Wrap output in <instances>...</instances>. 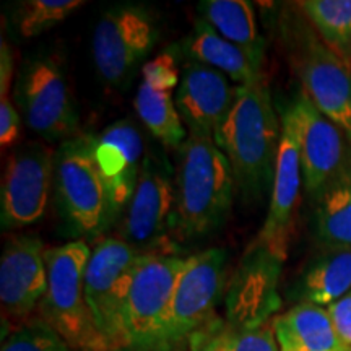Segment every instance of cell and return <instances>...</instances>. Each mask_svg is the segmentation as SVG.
Returning <instances> with one entry per match:
<instances>
[{
    "mask_svg": "<svg viewBox=\"0 0 351 351\" xmlns=\"http://www.w3.org/2000/svg\"><path fill=\"white\" fill-rule=\"evenodd\" d=\"M280 138L282 130L265 78L239 86L217 143L230 161L236 189L245 199L257 200L271 189Z\"/></svg>",
    "mask_w": 351,
    "mask_h": 351,
    "instance_id": "obj_1",
    "label": "cell"
},
{
    "mask_svg": "<svg viewBox=\"0 0 351 351\" xmlns=\"http://www.w3.org/2000/svg\"><path fill=\"white\" fill-rule=\"evenodd\" d=\"M236 181L225 152L212 137L189 132L176 178L174 223L182 238L208 234L230 215Z\"/></svg>",
    "mask_w": 351,
    "mask_h": 351,
    "instance_id": "obj_2",
    "label": "cell"
},
{
    "mask_svg": "<svg viewBox=\"0 0 351 351\" xmlns=\"http://www.w3.org/2000/svg\"><path fill=\"white\" fill-rule=\"evenodd\" d=\"M90 247L72 241L46 249L47 291L41 302L43 320L54 328L72 351H111L96 330L85 296V269Z\"/></svg>",
    "mask_w": 351,
    "mask_h": 351,
    "instance_id": "obj_3",
    "label": "cell"
},
{
    "mask_svg": "<svg viewBox=\"0 0 351 351\" xmlns=\"http://www.w3.org/2000/svg\"><path fill=\"white\" fill-rule=\"evenodd\" d=\"M187 258L142 254L124 306L127 350L163 351L171 304Z\"/></svg>",
    "mask_w": 351,
    "mask_h": 351,
    "instance_id": "obj_4",
    "label": "cell"
},
{
    "mask_svg": "<svg viewBox=\"0 0 351 351\" xmlns=\"http://www.w3.org/2000/svg\"><path fill=\"white\" fill-rule=\"evenodd\" d=\"M54 184L65 218L82 234H99L116 215L93 155V135L62 143L56 153Z\"/></svg>",
    "mask_w": 351,
    "mask_h": 351,
    "instance_id": "obj_5",
    "label": "cell"
},
{
    "mask_svg": "<svg viewBox=\"0 0 351 351\" xmlns=\"http://www.w3.org/2000/svg\"><path fill=\"white\" fill-rule=\"evenodd\" d=\"M140 254L119 238H106L91 251L85 269V296L96 330L111 351L127 350L124 306Z\"/></svg>",
    "mask_w": 351,
    "mask_h": 351,
    "instance_id": "obj_6",
    "label": "cell"
},
{
    "mask_svg": "<svg viewBox=\"0 0 351 351\" xmlns=\"http://www.w3.org/2000/svg\"><path fill=\"white\" fill-rule=\"evenodd\" d=\"M226 262L228 252L219 247L187 257L171 304L163 351H178L215 324L213 314L225 285Z\"/></svg>",
    "mask_w": 351,
    "mask_h": 351,
    "instance_id": "obj_7",
    "label": "cell"
},
{
    "mask_svg": "<svg viewBox=\"0 0 351 351\" xmlns=\"http://www.w3.org/2000/svg\"><path fill=\"white\" fill-rule=\"evenodd\" d=\"M285 257L254 239L247 245L226 291V328L244 332L271 322L282 307L278 293Z\"/></svg>",
    "mask_w": 351,
    "mask_h": 351,
    "instance_id": "obj_8",
    "label": "cell"
},
{
    "mask_svg": "<svg viewBox=\"0 0 351 351\" xmlns=\"http://www.w3.org/2000/svg\"><path fill=\"white\" fill-rule=\"evenodd\" d=\"M158 32L147 8L119 5L101 16L93 34V59L99 77L122 86L155 46Z\"/></svg>",
    "mask_w": 351,
    "mask_h": 351,
    "instance_id": "obj_9",
    "label": "cell"
},
{
    "mask_svg": "<svg viewBox=\"0 0 351 351\" xmlns=\"http://www.w3.org/2000/svg\"><path fill=\"white\" fill-rule=\"evenodd\" d=\"M19 104L29 129L49 142H69L78 129V114L62 70L51 59L34 60L19 82Z\"/></svg>",
    "mask_w": 351,
    "mask_h": 351,
    "instance_id": "obj_10",
    "label": "cell"
},
{
    "mask_svg": "<svg viewBox=\"0 0 351 351\" xmlns=\"http://www.w3.org/2000/svg\"><path fill=\"white\" fill-rule=\"evenodd\" d=\"M56 153L34 142L13 152L2 179V226L36 223L46 212L54 179Z\"/></svg>",
    "mask_w": 351,
    "mask_h": 351,
    "instance_id": "obj_11",
    "label": "cell"
},
{
    "mask_svg": "<svg viewBox=\"0 0 351 351\" xmlns=\"http://www.w3.org/2000/svg\"><path fill=\"white\" fill-rule=\"evenodd\" d=\"M298 73L315 108L351 140V72L345 60L306 33L298 51Z\"/></svg>",
    "mask_w": 351,
    "mask_h": 351,
    "instance_id": "obj_12",
    "label": "cell"
},
{
    "mask_svg": "<svg viewBox=\"0 0 351 351\" xmlns=\"http://www.w3.org/2000/svg\"><path fill=\"white\" fill-rule=\"evenodd\" d=\"M302 184L300 134L295 117L287 109L282 119V138L271 184L270 208L256 241L287 258L298 199Z\"/></svg>",
    "mask_w": 351,
    "mask_h": 351,
    "instance_id": "obj_13",
    "label": "cell"
},
{
    "mask_svg": "<svg viewBox=\"0 0 351 351\" xmlns=\"http://www.w3.org/2000/svg\"><path fill=\"white\" fill-rule=\"evenodd\" d=\"M289 112L300 134L302 184L311 194L326 192L343 165V130L327 119L306 93L300 95Z\"/></svg>",
    "mask_w": 351,
    "mask_h": 351,
    "instance_id": "obj_14",
    "label": "cell"
},
{
    "mask_svg": "<svg viewBox=\"0 0 351 351\" xmlns=\"http://www.w3.org/2000/svg\"><path fill=\"white\" fill-rule=\"evenodd\" d=\"M238 88L218 70L195 60L189 62L176 95V106L189 132L208 135L218 142L238 98Z\"/></svg>",
    "mask_w": 351,
    "mask_h": 351,
    "instance_id": "obj_15",
    "label": "cell"
},
{
    "mask_svg": "<svg viewBox=\"0 0 351 351\" xmlns=\"http://www.w3.org/2000/svg\"><path fill=\"white\" fill-rule=\"evenodd\" d=\"M174 207L176 187H173L168 171L155 158L147 156L137 187L127 205L124 241L137 251L160 243L169 223H174Z\"/></svg>",
    "mask_w": 351,
    "mask_h": 351,
    "instance_id": "obj_16",
    "label": "cell"
},
{
    "mask_svg": "<svg viewBox=\"0 0 351 351\" xmlns=\"http://www.w3.org/2000/svg\"><path fill=\"white\" fill-rule=\"evenodd\" d=\"M44 247L36 236H20L5 245L0 261V301L7 314L26 317L47 291Z\"/></svg>",
    "mask_w": 351,
    "mask_h": 351,
    "instance_id": "obj_17",
    "label": "cell"
},
{
    "mask_svg": "<svg viewBox=\"0 0 351 351\" xmlns=\"http://www.w3.org/2000/svg\"><path fill=\"white\" fill-rule=\"evenodd\" d=\"M93 155L111 195L114 212L130 204L142 171L143 142L129 121H117L93 137Z\"/></svg>",
    "mask_w": 351,
    "mask_h": 351,
    "instance_id": "obj_18",
    "label": "cell"
},
{
    "mask_svg": "<svg viewBox=\"0 0 351 351\" xmlns=\"http://www.w3.org/2000/svg\"><path fill=\"white\" fill-rule=\"evenodd\" d=\"M274 332L280 351H348L326 307L301 302L275 315Z\"/></svg>",
    "mask_w": 351,
    "mask_h": 351,
    "instance_id": "obj_19",
    "label": "cell"
},
{
    "mask_svg": "<svg viewBox=\"0 0 351 351\" xmlns=\"http://www.w3.org/2000/svg\"><path fill=\"white\" fill-rule=\"evenodd\" d=\"M184 47L192 60L218 70L232 82L239 83V86L263 77V62H258L249 52L223 39L202 20L197 21L194 32L187 38Z\"/></svg>",
    "mask_w": 351,
    "mask_h": 351,
    "instance_id": "obj_20",
    "label": "cell"
},
{
    "mask_svg": "<svg viewBox=\"0 0 351 351\" xmlns=\"http://www.w3.org/2000/svg\"><path fill=\"white\" fill-rule=\"evenodd\" d=\"M202 21L258 62L265 57V43L258 32L256 13L247 0H204L199 3Z\"/></svg>",
    "mask_w": 351,
    "mask_h": 351,
    "instance_id": "obj_21",
    "label": "cell"
},
{
    "mask_svg": "<svg viewBox=\"0 0 351 351\" xmlns=\"http://www.w3.org/2000/svg\"><path fill=\"white\" fill-rule=\"evenodd\" d=\"M351 291V247L328 249L302 278V298L315 306H332Z\"/></svg>",
    "mask_w": 351,
    "mask_h": 351,
    "instance_id": "obj_22",
    "label": "cell"
},
{
    "mask_svg": "<svg viewBox=\"0 0 351 351\" xmlns=\"http://www.w3.org/2000/svg\"><path fill=\"white\" fill-rule=\"evenodd\" d=\"M135 111L152 135L165 147L181 148L187 134L184 121L173 101V93H161L142 82L135 96Z\"/></svg>",
    "mask_w": 351,
    "mask_h": 351,
    "instance_id": "obj_23",
    "label": "cell"
},
{
    "mask_svg": "<svg viewBox=\"0 0 351 351\" xmlns=\"http://www.w3.org/2000/svg\"><path fill=\"white\" fill-rule=\"evenodd\" d=\"M317 234L328 249L351 247V179H337L322 194Z\"/></svg>",
    "mask_w": 351,
    "mask_h": 351,
    "instance_id": "obj_24",
    "label": "cell"
},
{
    "mask_svg": "<svg viewBox=\"0 0 351 351\" xmlns=\"http://www.w3.org/2000/svg\"><path fill=\"white\" fill-rule=\"evenodd\" d=\"M300 7L320 38L340 57L351 52V0H306Z\"/></svg>",
    "mask_w": 351,
    "mask_h": 351,
    "instance_id": "obj_25",
    "label": "cell"
},
{
    "mask_svg": "<svg viewBox=\"0 0 351 351\" xmlns=\"http://www.w3.org/2000/svg\"><path fill=\"white\" fill-rule=\"evenodd\" d=\"M85 5L82 0H26L19 3L13 23L21 38H34Z\"/></svg>",
    "mask_w": 351,
    "mask_h": 351,
    "instance_id": "obj_26",
    "label": "cell"
},
{
    "mask_svg": "<svg viewBox=\"0 0 351 351\" xmlns=\"http://www.w3.org/2000/svg\"><path fill=\"white\" fill-rule=\"evenodd\" d=\"M2 351H72L62 337L43 319L16 328L3 341Z\"/></svg>",
    "mask_w": 351,
    "mask_h": 351,
    "instance_id": "obj_27",
    "label": "cell"
},
{
    "mask_svg": "<svg viewBox=\"0 0 351 351\" xmlns=\"http://www.w3.org/2000/svg\"><path fill=\"white\" fill-rule=\"evenodd\" d=\"M223 351H280L274 324L267 322L261 327L244 332L225 330Z\"/></svg>",
    "mask_w": 351,
    "mask_h": 351,
    "instance_id": "obj_28",
    "label": "cell"
},
{
    "mask_svg": "<svg viewBox=\"0 0 351 351\" xmlns=\"http://www.w3.org/2000/svg\"><path fill=\"white\" fill-rule=\"evenodd\" d=\"M143 82L153 90L161 93H173L176 86L179 88V70L176 59L171 52H163L142 67Z\"/></svg>",
    "mask_w": 351,
    "mask_h": 351,
    "instance_id": "obj_29",
    "label": "cell"
},
{
    "mask_svg": "<svg viewBox=\"0 0 351 351\" xmlns=\"http://www.w3.org/2000/svg\"><path fill=\"white\" fill-rule=\"evenodd\" d=\"M20 116L8 98H0V145L10 148L19 140Z\"/></svg>",
    "mask_w": 351,
    "mask_h": 351,
    "instance_id": "obj_30",
    "label": "cell"
},
{
    "mask_svg": "<svg viewBox=\"0 0 351 351\" xmlns=\"http://www.w3.org/2000/svg\"><path fill=\"white\" fill-rule=\"evenodd\" d=\"M327 309L330 313L340 339L351 346V291L340 301H337L335 304L328 306Z\"/></svg>",
    "mask_w": 351,
    "mask_h": 351,
    "instance_id": "obj_31",
    "label": "cell"
},
{
    "mask_svg": "<svg viewBox=\"0 0 351 351\" xmlns=\"http://www.w3.org/2000/svg\"><path fill=\"white\" fill-rule=\"evenodd\" d=\"M226 326L215 322L204 332L194 337L189 343V351H223V337Z\"/></svg>",
    "mask_w": 351,
    "mask_h": 351,
    "instance_id": "obj_32",
    "label": "cell"
},
{
    "mask_svg": "<svg viewBox=\"0 0 351 351\" xmlns=\"http://www.w3.org/2000/svg\"><path fill=\"white\" fill-rule=\"evenodd\" d=\"M0 51H2L0 52V98H8V88H10L13 72V57L5 41H2Z\"/></svg>",
    "mask_w": 351,
    "mask_h": 351,
    "instance_id": "obj_33",
    "label": "cell"
},
{
    "mask_svg": "<svg viewBox=\"0 0 351 351\" xmlns=\"http://www.w3.org/2000/svg\"><path fill=\"white\" fill-rule=\"evenodd\" d=\"M348 351H351V350H348Z\"/></svg>",
    "mask_w": 351,
    "mask_h": 351,
    "instance_id": "obj_34",
    "label": "cell"
}]
</instances>
